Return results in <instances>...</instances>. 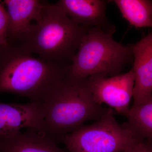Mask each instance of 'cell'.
<instances>
[{"label":"cell","mask_w":152,"mask_h":152,"mask_svg":"<svg viewBox=\"0 0 152 152\" xmlns=\"http://www.w3.org/2000/svg\"><path fill=\"white\" fill-rule=\"evenodd\" d=\"M41 104L44 109L43 131L57 141L85 122L98 121L108 109L95 101L86 80L80 83L65 78L60 81Z\"/></svg>","instance_id":"cell-2"},{"label":"cell","mask_w":152,"mask_h":152,"mask_svg":"<svg viewBox=\"0 0 152 152\" xmlns=\"http://www.w3.org/2000/svg\"><path fill=\"white\" fill-rule=\"evenodd\" d=\"M8 14L0 4V51L5 50L10 46L8 40Z\"/></svg>","instance_id":"cell-14"},{"label":"cell","mask_w":152,"mask_h":152,"mask_svg":"<svg viewBox=\"0 0 152 152\" xmlns=\"http://www.w3.org/2000/svg\"><path fill=\"white\" fill-rule=\"evenodd\" d=\"M142 141L118 123L111 108L93 124L83 125L57 140L68 152H121Z\"/></svg>","instance_id":"cell-5"},{"label":"cell","mask_w":152,"mask_h":152,"mask_svg":"<svg viewBox=\"0 0 152 152\" xmlns=\"http://www.w3.org/2000/svg\"><path fill=\"white\" fill-rule=\"evenodd\" d=\"M0 55V93H12L40 103L65 78L69 66L35 57L20 45H10Z\"/></svg>","instance_id":"cell-1"},{"label":"cell","mask_w":152,"mask_h":152,"mask_svg":"<svg viewBox=\"0 0 152 152\" xmlns=\"http://www.w3.org/2000/svg\"><path fill=\"white\" fill-rule=\"evenodd\" d=\"M126 117L123 127L142 140H152V98L139 104H133Z\"/></svg>","instance_id":"cell-12"},{"label":"cell","mask_w":152,"mask_h":152,"mask_svg":"<svg viewBox=\"0 0 152 152\" xmlns=\"http://www.w3.org/2000/svg\"><path fill=\"white\" fill-rule=\"evenodd\" d=\"M86 80L97 103L107 104L119 114L126 116L134 85L132 69L110 77L106 74H96Z\"/></svg>","instance_id":"cell-6"},{"label":"cell","mask_w":152,"mask_h":152,"mask_svg":"<svg viewBox=\"0 0 152 152\" xmlns=\"http://www.w3.org/2000/svg\"><path fill=\"white\" fill-rule=\"evenodd\" d=\"M107 3L103 0H61L57 4L76 24L110 30L115 28L107 26L106 15Z\"/></svg>","instance_id":"cell-10"},{"label":"cell","mask_w":152,"mask_h":152,"mask_svg":"<svg viewBox=\"0 0 152 152\" xmlns=\"http://www.w3.org/2000/svg\"><path fill=\"white\" fill-rule=\"evenodd\" d=\"M115 32V28H88L67 69L66 80L80 83L96 74L120 75L133 56L131 44L124 46L113 39Z\"/></svg>","instance_id":"cell-4"},{"label":"cell","mask_w":152,"mask_h":152,"mask_svg":"<svg viewBox=\"0 0 152 152\" xmlns=\"http://www.w3.org/2000/svg\"><path fill=\"white\" fill-rule=\"evenodd\" d=\"M9 16V43L22 42L31 27L33 20H37L43 2L38 0H5Z\"/></svg>","instance_id":"cell-9"},{"label":"cell","mask_w":152,"mask_h":152,"mask_svg":"<svg viewBox=\"0 0 152 152\" xmlns=\"http://www.w3.org/2000/svg\"><path fill=\"white\" fill-rule=\"evenodd\" d=\"M121 152H152V141H142Z\"/></svg>","instance_id":"cell-15"},{"label":"cell","mask_w":152,"mask_h":152,"mask_svg":"<svg viewBox=\"0 0 152 152\" xmlns=\"http://www.w3.org/2000/svg\"><path fill=\"white\" fill-rule=\"evenodd\" d=\"M20 45L44 59L69 65L89 27L76 24L58 4L43 3L39 16Z\"/></svg>","instance_id":"cell-3"},{"label":"cell","mask_w":152,"mask_h":152,"mask_svg":"<svg viewBox=\"0 0 152 152\" xmlns=\"http://www.w3.org/2000/svg\"><path fill=\"white\" fill-rule=\"evenodd\" d=\"M131 46L134 58L133 104L137 105L152 98V33Z\"/></svg>","instance_id":"cell-8"},{"label":"cell","mask_w":152,"mask_h":152,"mask_svg":"<svg viewBox=\"0 0 152 152\" xmlns=\"http://www.w3.org/2000/svg\"><path fill=\"white\" fill-rule=\"evenodd\" d=\"M0 152H65L58 142L42 130L27 129L0 140Z\"/></svg>","instance_id":"cell-11"},{"label":"cell","mask_w":152,"mask_h":152,"mask_svg":"<svg viewBox=\"0 0 152 152\" xmlns=\"http://www.w3.org/2000/svg\"><path fill=\"white\" fill-rule=\"evenodd\" d=\"M44 109L40 103L0 102V140L10 137L24 128L43 131Z\"/></svg>","instance_id":"cell-7"},{"label":"cell","mask_w":152,"mask_h":152,"mask_svg":"<svg viewBox=\"0 0 152 152\" xmlns=\"http://www.w3.org/2000/svg\"><path fill=\"white\" fill-rule=\"evenodd\" d=\"M123 17L136 28L152 27V1L150 0H114Z\"/></svg>","instance_id":"cell-13"}]
</instances>
